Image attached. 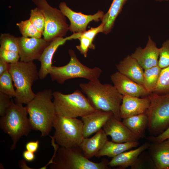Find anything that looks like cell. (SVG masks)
Masks as SVG:
<instances>
[{"mask_svg": "<svg viewBox=\"0 0 169 169\" xmlns=\"http://www.w3.org/2000/svg\"><path fill=\"white\" fill-rule=\"evenodd\" d=\"M53 98L51 90H44L37 92L26 106L32 130L40 131L41 137L48 135L53 127L56 113Z\"/></svg>", "mask_w": 169, "mask_h": 169, "instance_id": "obj_1", "label": "cell"}, {"mask_svg": "<svg viewBox=\"0 0 169 169\" xmlns=\"http://www.w3.org/2000/svg\"><path fill=\"white\" fill-rule=\"evenodd\" d=\"M79 86L96 110L111 112L116 118L120 120V110L123 95L114 85L102 84L99 79L81 83Z\"/></svg>", "mask_w": 169, "mask_h": 169, "instance_id": "obj_2", "label": "cell"}, {"mask_svg": "<svg viewBox=\"0 0 169 169\" xmlns=\"http://www.w3.org/2000/svg\"><path fill=\"white\" fill-rule=\"evenodd\" d=\"M50 136L54 149V155L49 163L40 169H46L49 165L51 169H110L107 159H104L99 162L90 161L85 156L79 146L59 147L52 136Z\"/></svg>", "mask_w": 169, "mask_h": 169, "instance_id": "obj_3", "label": "cell"}, {"mask_svg": "<svg viewBox=\"0 0 169 169\" xmlns=\"http://www.w3.org/2000/svg\"><path fill=\"white\" fill-rule=\"evenodd\" d=\"M8 71L12 77L16 88L15 102L27 104L35 96L32 86L38 78L37 66L33 61H19L10 64Z\"/></svg>", "mask_w": 169, "mask_h": 169, "instance_id": "obj_4", "label": "cell"}, {"mask_svg": "<svg viewBox=\"0 0 169 169\" xmlns=\"http://www.w3.org/2000/svg\"><path fill=\"white\" fill-rule=\"evenodd\" d=\"M26 106L14 103L12 99L5 115L1 117L0 127L13 141L11 150L15 149L18 141L22 136H28L32 130Z\"/></svg>", "mask_w": 169, "mask_h": 169, "instance_id": "obj_5", "label": "cell"}, {"mask_svg": "<svg viewBox=\"0 0 169 169\" xmlns=\"http://www.w3.org/2000/svg\"><path fill=\"white\" fill-rule=\"evenodd\" d=\"M53 97L56 114L65 117H81L96 110L81 91L78 90L68 94L54 91Z\"/></svg>", "mask_w": 169, "mask_h": 169, "instance_id": "obj_6", "label": "cell"}, {"mask_svg": "<svg viewBox=\"0 0 169 169\" xmlns=\"http://www.w3.org/2000/svg\"><path fill=\"white\" fill-rule=\"evenodd\" d=\"M69 53L70 58L67 64L52 66L49 74L52 81L62 84L66 80L75 78H83L90 81L99 79L102 72L100 68L97 67L91 68L84 65L71 49L69 50Z\"/></svg>", "mask_w": 169, "mask_h": 169, "instance_id": "obj_7", "label": "cell"}, {"mask_svg": "<svg viewBox=\"0 0 169 169\" xmlns=\"http://www.w3.org/2000/svg\"><path fill=\"white\" fill-rule=\"evenodd\" d=\"M83 125L81 120L56 114L53 124L55 132L52 136L57 144L61 146L79 147L84 138Z\"/></svg>", "mask_w": 169, "mask_h": 169, "instance_id": "obj_8", "label": "cell"}, {"mask_svg": "<svg viewBox=\"0 0 169 169\" xmlns=\"http://www.w3.org/2000/svg\"><path fill=\"white\" fill-rule=\"evenodd\" d=\"M43 13L45 24L43 38L50 42L54 38L63 37L69 30L65 16L59 9L52 7L47 0H32Z\"/></svg>", "mask_w": 169, "mask_h": 169, "instance_id": "obj_9", "label": "cell"}, {"mask_svg": "<svg viewBox=\"0 0 169 169\" xmlns=\"http://www.w3.org/2000/svg\"><path fill=\"white\" fill-rule=\"evenodd\" d=\"M150 105L146 114L148 129L152 134H160L169 126V93L149 95Z\"/></svg>", "mask_w": 169, "mask_h": 169, "instance_id": "obj_10", "label": "cell"}, {"mask_svg": "<svg viewBox=\"0 0 169 169\" xmlns=\"http://www.w3.org/2000/svg\"><path fill=\"white\" fill-rule=\"evenodd\" d=\"M59 8L64 15L70 21L69 30L73 33L85 32L90 22L94 21L98 22L101 20L105 14L101 10H99L93 15H86L81 12H76L68 7L64 2L59 4Z\"/></svg>", "mask_w": 169, "mask_h": 169, "instance_id": "obj_11", "label": "cell"}, {"mask_svg": "<svg viewBox=\"0 0 169 169\" xmlns=\"http://www.w3.org/2000/svg\"><path fill=\"white\" fill-rule=\"evenodd\" d=\"M21 61L28 62L38 60L50 42L44 38L17 37Z\"/></svg>", "mask_w": 169, "mask_h": 169, "instance_id": "obj_12", "label": "cell"}, {"mask_svg": "<svg viewBox=\"0 0 169 169\" xmlns=\"http://www.w3.org/2000/svg\"><path fill=\"white\" fill-rule=\"evenodd\" d=\"M111 80L119 92L122 95L145 97L150 94L144 87L117 71L112 74Z\"/></svg>", "mask_w": 169, "mask_h": 169, "instance_id": "obj_13", "label": "cell"}, {"mask_svg": "<svg viewBox=\"0 0 169 169\" xmlns=\"http://www.w3.org/2000/svg\"><path fill=\"white\" fill-rule=\"evenodd\" d=\"M103 128L106 135L110 136L112 141L115 142L134 141L139 139L113 115L108 119Z\"/></svg>", "mask_w": 169, "mask_h": 169, "instance_id": "obj_14", "label": "cell"}, {"mask_svg": "<svg viewBox=\"0 0 169 169\" xmlns=\"http://www.w3.org/2000/svg\"><path fill=\"white\" fill-rule=\"evenodd\" d=\"M159 51L156 43L149 36L145 47H138L131 55L145 69L158 65Z\"/></svg>", "mask_w": 169, "mask_h": 169, "instance_id": "obj_15", "label": "cell"}, {"mask_svg": "<svg viewBox=\"0 0 169 169\" xmlns=\"http://www.w3.org/2000/svg\"><path fill=\"white\" fill-rule=\"evenodd\" d=\"M148 96L140 98L127 95H123L120 107V115L123 119L133 116L146 113L150 105Z\"/></svg>", "mask_w": 169, "mask_h": 169, "instance_id": "obj_16", "label": "cell"}, {"mask_svg": "<svg viewBox=\"0 0 169 169\" xmlns=\"http://www.w3.org/2000/svg\"><path fill=\"white\" fill-rule=\"evenodd\" d=\"M113 115L111 112L96 110L81 117L84 138L88 137L100 130Z\"/></svg>", "mask_w": 169, "mask_h": 169, "instance_id": "obj_17", "label": "cell"}, {"mask_svg": "<svg viewBox=\"0 0 169 169\" xmlns=\"http://www.w3.org/2000/svg\"><path fill=\"white\" fill-rule=\"evenodd\" d=\"M68 40H70L69 36L65 38H55L45 48L38 60L40 62V67L38 71L39 79H44L49 74L52 66V59L55 52L60 46L64 44Z\"/></svg>", "mask_w": 169, "mask_h": 169, "instance_id": "obj_18", "label": "cell"}, {"mask_svg": "<svg viewBox=\"0 0 169 169\" xmlns=\"http://www.w3.org/2000/svg\"><path fill=\"white\" fill-rule=\"evenodd\" d=\"M116 67L118 71L143 85V69L131 55H128L121 60L116 65Z\"/></svg>", "mask_w": 169, "mask_h": 169, "instance_id": "obj_19", "label": "cell"}, {"mask_svg": "<svg viewBox=\"0 0 169 169\" xmlns=\"http://www.w3.org/2000/svg\"><path fill=\"white\" fill-rule=\"evenodd\" d=\"M108 140L107 136L101 129L92 137L84 138L79 147L85 156L90 159L96 156Z\"/></svg>", "mask_w": 169, "mask_h": 169, "instance_id": "obj_20", "label": "cell"}, {"mask_svg": "<svg viewBox=\"0 0 169 169\" xmlns=\"http://www.w3.org/2000/svg\"><path fill=\"white\" fill-rule=\"evenodd\" d=\"M155 167L158 169L169 168V139L154 143L149 147Z\"/></svg>", "mask_w": 169, "mask_h": 169, "instance_id": "obj_21", "label": "cell"}, {"mask_svg": "<svg viewBox=\"0 0 169 169\" xmlns=\"http://www.w3.org/2000/svg\"><path fill=\"white\" fill-rule=\"evenodd\" d=\"M150 145L146 142L139 147L128 151H125L112 158L109 162L110 167L118 166L125 168L132 166L137 159L139 155L149 148Z\"/></svg>", "mask_w": 169, "mask_h": 169, "instance_id": "obj_22", "label": "cell"}, {"mask_svg": "<svg viewBox=\"0 0 169 169\" xmlns=\"http://www.w3.org/2000/svg\"><path fill=\"white\" fill-rule=\"evenodd\" d=\"M139 145L138 141L124 143H116L108 140L95 156L98 158L106 156L114 157Z\"/></svg>", "mask_w": 169, "mask_h": 169, "instance_id": "obj_23", "label": "cell"}, {"mask_svg": "<svg viewBox=\"0 0 169 169\" xmlns=\"http://www.w3.org/2000/svg\"><path fill=\"white\" fill-rule=\"evenodd\" d=\"M122 122L140 138L145 136V130L148 127V119L145 113L124 119Z\"/></svg>", "mask_w": 169, "mask_h": 169, "instance_id": "obj_24", "label": "cell"}, {"mask_svg": "<svg viewBox=\"0 0 169 169\" xmlns=\"http://www.w3.org/2000/svg\"><path fill=\"white\" fill-rule=\"evenodd\" d=\"M127 0H113L109 9L104 14L101 23L104 24L103 33L107 34L113 28L116 18Z\"/></svg>", "mask_w": 169, "mask_h": 169, "instance_id": "obj_25", "label": "cell"}, {"mask_svg": "<svg viewBox=\"0 0 169 169\" xmlns=\"http://www.w3.org/2000/svg\"><path fill=\"white\" fill-rule=\"evenodd\" d=\"M161 69L158 65L144 69L143 85L150 94L156 86Z\"/></svg>", "mask_w": 169, "mask_h": 169, "instance_id": "obj_26", "label": "cell"}, {"mask_svg": "<svg viewBox=\"0 0 169 169\" xmlns=\"http://www.w3.org/2000/svg\"><path fill=\"white\" fill-rule=\"evenodd\" d=\"M16 25L18 28L22 36L41 38L43 35L29 19L22 21L17 23Z\"/></svg>", "mask_w": 169, "mask_h": 169, "instance_id": "obj_27", "label": "cell"}, {"mask_svg": "<svg viewBox=\"0 0 169 169\" xmlns=\"http://www.w3.org/2000/svg\"><path fill=\"white\" fill-rule=\"evenodd\" d=\"M153 93L159 95L169 93V66L161 69L157 83Z\"/></svg>", "mask_w": 169, "mask_h": 169, "instance_id": "obj_28", "label": "cell"}, {"mask_svg": "<svg viewBox=\"0 0 169 169\" xmlns=\"http://www.w3.org/2000/svg\"><path fill=\"white\" fill-rule=\"evenodd\" d=\"M13 80L8 70L0 75V92L11 98H15L16 91L13 84Z\"/></svg>", "mask_w": 169, "mask_h": 169, "instance_id": "obj_29", "label": "cell"}, {"mask_svg": "<svg viewBox=\"0 0 169 169\" xmlns=\"http://www.w3.org/2000/svg\"><path fill=\"white\" fill-rule=\"evenodd\" d=\"M0 48L3 49L19 53L17 37L8 33H1L0 36Z\"/></svg>", "mask_w": 169, "mask_h": 169, "instance_id": "obj_30", "label": "cell"}, {"mask_svg": "<svg viewBox=\"0 0 169 169\" xmlns=\"http://www.w3.org/2000/svg\"><path fill=\"white\" fill-rule=\"evenodd\" d=\"M29 19L43 35L45 22L44 15L40 10L37 7L31 9Z\"/></svg>", "mask_w": 169, "mask_h": 169, "instance_id": "obj_31", "label": "cell"}, {"mask_svg": "<svg viewBox=\"0 0 169 169\" xmlns=\"http://www.w3.org/2000/svg\"><path fill=\"white\" fill-rule=\"evenodd\" d=\"M159 48L158 65L163 69L169 66V39L165 41Z\"/></svg>", "mask_w": 169, "mask_h": 169, "instance_id": "obj_32", "label": "cell"}, {"mask_svg": "<svg viewBox=\"0 0 169 169\" xmlns=\"http://www.w3.org/2000/svg\"><path fill=\"white\" fill-rule=\"evenodd\" d=\"M104 26V24L101 23L98 26L95 28L91 27L90 29L83 32L74 33L70 36V38L71 39H76L79 37L83 36L88 38L93 42L96 35L99 33L103 32Z\"/></svg>", "mask_w": 169, "mask_h": 169, "instance_id": "obj_33", "label": "cell"}, {"mask_svg": "<svg viewBox=\"0 0 169 169\" xmlns=\"http://www.w3.org/2000/svg\"><path fill=\"white\" fill-rule=\"evenodd\" d=\"M78 39L80 41V44L76 46V48L84 57H87L89 49H94L95 46L92 41L85 37L80 36Z\"/></svg>", "mask_w": 169, "mask_h": 169, "instance_id": "obj_34", "label": "cell"}, {"mask_svg": "<svg viewBox=\"0 0 169 169\" xmlns=\"http://www.w3.org/2000/svg\"><path fill=\"white\" fill-rule=\"evenodd\" d=\"M0 59L9 64H13L19 61L20 57L18 53L0 48Z\"/></svg>", "mask_w": 169, "mask_h": 169, "instance_id": "obj_35", "label": "cell"}, {"mask_svg": "<svg viewBox=\"0 0 169 169\" xmlns=\"http://www.w3.org/2000/svg\"><path fill=\"white\" fill-rule=\"evenodd\" d=\"M11 98L8 95L0 92V115L4 116L7 109L10 106Z\"/></svg>", "mask_w": 169, "mask_h": 169, "instance_id": "obj_36", "label": "cell"}, {"mask_svg": "<svg viewBox=\"0 0 169 169\" xmlns=\"http://www.w3.org/2000/svg\"><path fill=\"white\" fill-rule=\"evenodd\" d=\"M149 140L153 143H156L169 139V126L163 132L158 135L151 136L149 138Z\"/></svg>", "mask_w": 169, "mask_h": 169, "instance_id": "obj_37", "label": "cell"}, {"mask_svg": "<svg viewBox=\"0 0 169 169\" xmlns=\"http://www.w3.org/2000/svg\"><path fill=\"white\" fill-rule=\"evenodd\" d=\"M39 144L38 140L31 141L27 143L25 147L26 150L35 153L39 148Z\"/></svg>", "mask_w": 169, "mask_h": 169, "instance_id": "obj_38", "label": "cell"}, {"mask_svg": "<svg viewBox=\"0 0 169 169\" xmlns=\"http://www.w3.org/2000/svg\"><path fill=\"white\" fill-rule=\"evenodd\" d=\"M23 159L28 162L33 161L35 158V156L34 153L26 150L23 152Z\"/></svg>", "mask_w": 169, "mask_h": 169, "instance_id": "obj_39", "label": "cell"}, {"mask_svg": "<svg viewBox=\"0 0 169 169\" xmlns=\"http://www.w3.org/2000/svg\"><path fill=\"white\" fill-rule=\"evenodd\" d=\"M10 67V64L0 59V75L8 70Z\"/></svg>", "mask_w": 169, "mask_h": 169, "instance_id": "obj_40", "label": "cell"}, {"mask_svg": "<svg viewBox=\"0 0 169 169\" xmlns=\"http://www.w3.org/2000/svg\"><path fill=\"white\" fill-rule=\"evenodd\" d=\"M26 160L24 159H22V160L19 161L18 162V165L19 167L22 168L23 169H31L32 168L28 166L26 164Z\"/></svg>", "mask_w": 169, "mask_h": 169, "instance_id": "obj_41", "label": "cell"}, {"mask_svg": "<svg viewBox=\"0 0 169 169\" xmlns=\"http://www.w3.org/2000/svg\"><path fill=\"white\" fill-rule=\"evenodd\" d=\"M155 0L157 1L162 2L163 1H168L169 0Z\"/></svg>", "mask_w": 169, "mask_h": 169, "instance_id": "obj_42", "label": "cell"}, {"mask_svg": "<svg viewBox=\"0 0 169 169\" xmlns=\"http://www.w3.org/2000/svg\"><path fill=\"white\" fill-rule=\"evenodd\" d=\"M168 169H169V168Z\"/></svg>", "mask_w": 169, "mask_h": 169, "instance_id": "obj_43", "label": "cell"}]
</instances>
